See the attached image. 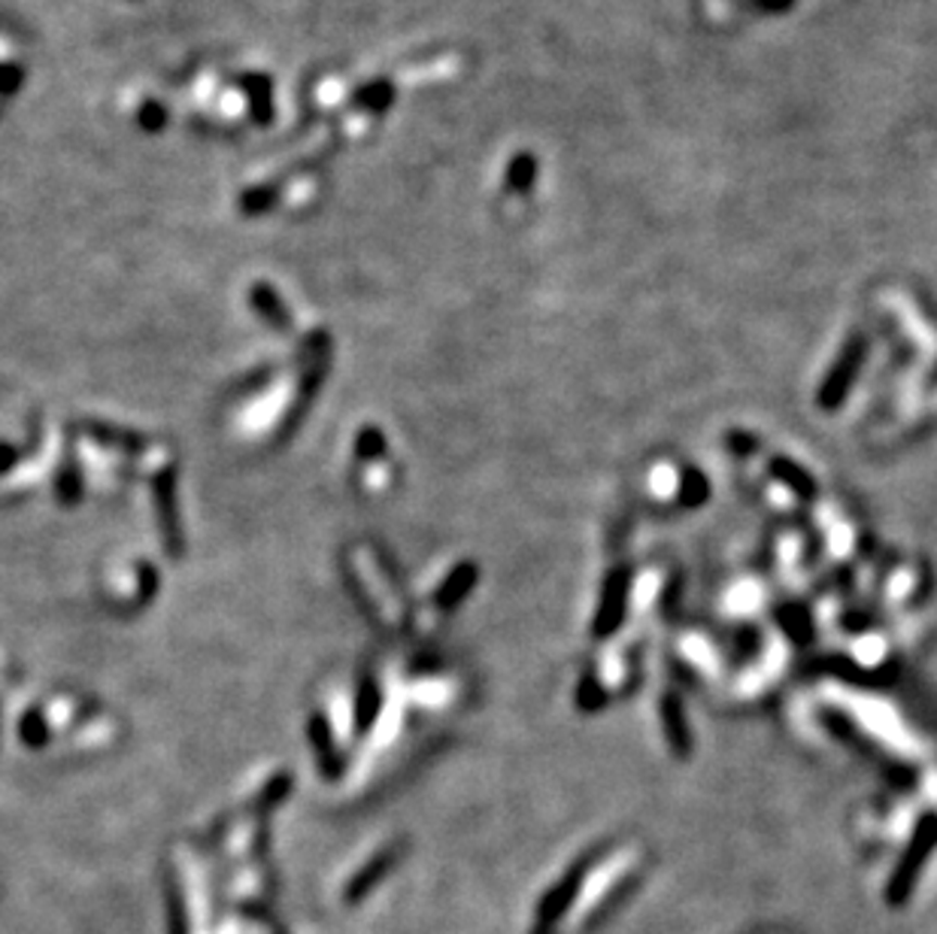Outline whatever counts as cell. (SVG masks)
Masks as SVG:
<instances>
[{"mask_svg": "<svg viewBox=\"0 0 937 934\" xmlns=\"http://www.w3.org/2000/svg\"><path fill=\"white\" fill-rule=\"evenodd\" d=\"M932 844H935V829L920 834V841L910 847V853L904 856V861H901V868H898V874H895L892 883H889V901H895V905H898V901H904V895H908L910 886H913V874L920 871L923 856L928 853Z\"/></svg>", "mask_w": 937, "mask_h": 934, "instance_id": "cell-1", "label": "cell"}, {"mask_svg": "<svg viewBox=\"0 0 937 934\" xmlns=\"http://www.w3.org/2000/svg\"><path fill=\"white\" fill-rule=\"evenodd\" d=\"M577 883H580V874H571L561 886H558L541 907V917H537V934H549V929L561 920V913L571 905L573 892H577Z\"/></svg>", "mask_w": 937, "mask_h": 934, "instance_id": "cell-2", "label": "cell"}]
</instances>
